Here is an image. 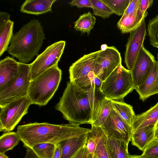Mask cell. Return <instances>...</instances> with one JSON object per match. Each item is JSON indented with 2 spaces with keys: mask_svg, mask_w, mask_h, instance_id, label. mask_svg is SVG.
I'll return each mask as SVG.
<instances>
[{
  "mask_svg": "<svg viewBox=\"0 0 158 158\" xmlns=\"http://www.w3.org/2000/svg\"><path fill=\"white\" fill-rule=\"evenodd\" d=\"M104 97L101 90L85 91L70 81L55 108L69 123L91 124L97 105Z\"/></svg>",
  "mask_w": 158,
  "mask_h": 158,
  "instance_id": "obj_1",
  "label": "cell"
},
{
  "mask_svg": "<svg viewBox=\"0 0 158 158\" xmlns=\"http://www.w3.org/2000/svg\"><path fill=\"white\" fill-rule=\"evenodd\" d=\"M79 124H55L35 122L19 126L16 132L24 147L31 148L40 143L56 144L64 140L87 133L91 129L81 127Z\"/></svg>",
  "mask_w": 158,
  "mask_h": 158,
  "instance_id": "obj_2",
  "label": "cell"
},
{
  "mask_svg": "<svg viewBox=\"0 0 158 158\" xmlns=\"http://www.w3.org/2000/svg\"><path fill=\"white\" fill-rule=\"evenodd\" d=\"M45 33L38 19L31 20L14 34L8 52L22 63H27L38 56L45 40Z\"/></svg>",
  "mask_w": 158,
  "mask_h": 158,
  "instance_id": "obj_3",
  "label": "cell"
},
{
  "mask_svg": "<svg viewBox=\"0 0 158 158\" xmlns=\"http://www.w3.org/2000/svg\"><path fill=\"white\" fill-rule=\"evenodd\" d=\"M62 74L57 65L32 80L27 96L32 104L44 106L48 103L58 89Z\"/></svg>",
  "mask_w": 158,
  "mask_h": 158,
  "instance_id": "obj_4",
  "label": "cell"
},
{
  "mask_svg": "<svg viewBox=\"0 0 158 158\" xmlns=\"http://www.w3.org/2000/svg\"><path fill=\"white\" fill-rule=\"evenodd\" d=\"M134 89L131 71L121 64L102 82L101 91L110 100L123 101Z\"/></svg>",
  "mask_w": 158,
  "mask_h": 158,
  "instance_id": "obj_5",
  "label": "cell"
},
{
  "mask_svg": "<svg viewBox=\"0 0 158 158\" xmlns=\"http://www.w3.org/2000/svg\"><path fill=\"white\" fill-rule=\"evenodd\" d=\"M17 77L8 87L0 91V107L20 98L27 96L32 81L30 65L19 62Z\"/></svg>",
  "mask_w": 158,
  "mask_h": 158,
  "instance_id": "obj_6",
  "label": "cell"
},
{
  "mask_svg": "<svg viewBox=\"0 0 158 158\" xmlns=\"http://www.w3.org/2000/svg\"><path fill=\"white\" fill-rule=\"evenodd\" d=\"M32 103L27 96L14 101L0 108V131L6 133L13 130L28 112Z\"/></svg>",
  "mask_w": 158,
  "mask_h": 158,
  "instance_id": "obj_7",
  "label": "cell"
},
{
  "mask_svg": "<svg viewBox=\"0 0 158 158\" xmlns=\"http://www.w3.org/2000/svg\"><path fill=\"white\" fill-rule=\"evenodd\" d=\"M65 41L60 40L48 46L30 65L32 80L58 63L63 53Z\"/></svg>",
  "mask_w": 158,
  "mask_h": 158,
  "instance_id": "obj_8",
  "label": "cell"
},
{
  "mask_svg": "<svg viewBox=\"0 0 158 158\" xmlns=\"http://www.w3.org/2000/svg\"><path fill=\"white\" fill-rule=\"evenodd\" d=\"M122 64L121 54L114 46L99 50L95 63L94 73L102 82Z\"/></svg>",
  "mask_w": 158,
  "mask_h": 158,
  "instance_id": "obj_9",
  "label": "cell"
},
{
  "mask_svg": "<svg viewBox=\"0 0 158 158\" xmlns=\"http://www.w3.org/2000/svg\"><path fill=\"white\" fill-rule=\"evenodd\" d=\"M100 127L107 138L123 140L128 143L131 140V126L122 119L112 106L109 115Z\"/></svg>",
  "mask_w": 158,
  "mask_h": 158,
  "instance_id": "obj_10",
  "label": "cell"
},
{
  "mask_svg": "<svg viewBox=\"0 0 158 158\" xmlns=\"http://www.w3.org/2000/svg\"><path fill=\"white\" fill-rule=\"evenodd\" d=\"M146 34L145 19L137 28L130 32L126 45L124 62L128 69L130 71L133 69L139 53L143 46Z\"/></svg>",
  "mask_w": 158,
  "mask_h": 158,
  "instance_id": "obj_11",
  "label": "cell"
},
{
  "mask_svg": "<svg viewBox=\"0 0 158 158\" xmlns=\"http://www.w3.org/2000/svg\"><path fill=\"white\" fill-rule=\"evenodd\" d=\"M148 13L143 14L139 9V0H130L129 5L117 23L123 34L130 33L137 28Z\"/></svg>",
  "mask_w": 158,
  "mask_h": 158,
  "instance_id": "obj_12",
  "label": "cell"
},
{
  "mask_svg": "<svg viewBox=\"0 0 158 158\" xmlns=\"http://www.w3.org/2000/svg\"><path fill=\"white\" fill-rule=\"evenodd\" d=\"M154 60V56L143 46L133 69L131 71L135 89L139 87L147 77Z\"/></svg>",
  "mask_w": 158,
  "mask_h": 158,
  "instance_id": "obj_13",
  "label": "cell"
},
{
  "mask_svg": "<svg viewBox=\"0 0 158 158\" xmlns=\"http://www.w3.org/2000/svg\"><path fill=\"white\" fill-rule=\"evenodd\" d=\"M99 52V50L84 55L72 64L69 69L70 81L84 77L94 71Z\"/></svg>",
  "mask_w": 158,
  "mask_h": 158,
  "instance_id": "obj_14",
  "label": "cell"
},
{
  "mask_svg": "<svg viewBox=\"0 0 158 158\" xmlns=\"http://www.w3.org/2000/svg\"><path fill=\"white\" fill-rule=\"evenodd\" d=\"M139 99L143 101L158 94V64L155 60L152 62L149 72L142 83L135 89Z\"/></svg>",
  "mask_w": 158,
  "mask_h": 158,
  "instance_id": "obj_15",
  "label": "cell"
},
{
  "mask_svg": "<svg viewBox=\"0 0 158 158\" xmlns=\"http://www.w3.org/2000/svg\"><path fill=\"white\" fill-rule=\"evenodd\" d=\"M19 62L9 56L0 61V91L9 86L16 79Z\"/></svg>",
  "mask_w": 158,
  "mask_h": 158,
  "instance_id": "obj_16",
  "label": "cell"
},
{
  "mask_svg": "<svg viewBox=\"0 0 158 158\" xmlns=\"http://www.w3.org/2000/svg\"><path fill=\"white\" fill-rule=\"evenodd\" d=\"M87 133L69 139L59 142L61 149L60 158H72L86 143Z\"/></svg>",
  "mask_w": 158,
  "mask_h": 158,
  "instance_id": "obj_17",
  "label": "cell"
},
{
  "mask_svg": "<svg viewBox=\"0 0 158 158\" xmlns=\"http://www.w3.org/2000/svg\"><path fill=\"white\" fill-rule=\"evenodd\" d=\"M158 123V102L147 111L135 115L131 127L132 132Z\"/></svg>",
  "mask_w": 158,
  "mask_h": 158,
  "instance_id": "obj_18",
  "label": "cell"
},
{
  "mask_svg": "<svg viewBox=\"0 0 158 158\" xmlns=\"http://www.w3.org/2000/svg\"><path fill=\"white\" fill-rule=\"evenodd\" d=\"M56 0H26L21 6L23 13L36 15L52 12V6Z\"/></svg>",
  "mask_w": 158,
  "mask_h": 158,
  "instance_id": "obj_19",
  "label": "cell"
},
{
  "mask_svg": "<svg viewBox=\"0 0 158 158\" xmlns=\"http://www.w3.org/2000/svg\"><path fill=\"white\" fill-rule=\"evenodd\" d=\"M157 124L152 125L132 132L131 137L132 145L143 151L154 139V131Z\"/></svg>",
  "mask_w": 158,
  "mask_h": 158,
  "instance_id": "obj_20",
  "label": "cell"
},
{
  "mask_svg": "<svg viewBox=\"0 0 158 158\" xmlns=\"http://www.w3.org/2000/svg\"><path fill=\"white\" fill-rule=\"evenodd\" d=\"M112 107L111 100L105 97L102 98L97 105L91 125L100 127L109 115Z\"/></svg>",
  "mask_w": 158,
  "mask_h": 158,
  "instance_id": "obj_21",
  "label": "cell"
},
{
  "mask_svg": "<svg viewBox=\"0 0 158 158\" xmlns=\"http://www.w3.org/2000/svg\"><path fill=\"white\" fill-rule=\"evenodd\" d=\"M107 145L111 158H129L128 147L125 141L115 138H107Z\"/></svg>",
  "mask_w": 158,
  "mask_h": 158,
  "instance_id": "obj_22",
  "label": "cell"
},
{
  "mask_svg": "<svg viewBox=\"0 0 158 158\" xmlns=\"http://www.w3.org/2000/svg\"><path fill=\"white\" fill-rule=\"evenodd\" d=\"M14 22L10 19L0 23V56L7 51L13 35Z\"/></svg>",
  "mask_w": 158,
  "mask_h": 158,
  "instance_id": "obj_23",
  "label": "cell"
},
{
  "mask_svg": "<svg viewBox=\"0 0 158 158\" xmlns=\"http://www.w3.org/2000/svg\"><path fill=\"white\" fill-rule=\"evenodd\" d=\"M96 18L90 11L80 15L74 23V28L82 33H90L96 23Z\"/></svg>",
  "mask_w": 158,
  "mask_h": 158,
  "instance_id": "obj_24",
  "label": "cell"
},
{
  "mask_svg": "<svg viewBox=\"0 0 158 158\" xmlns=\"http://www.w3.org/2000/svg\"><path fill=\"white\" fill-rule=\"evenodd\" d=\"M113 107L120 117L131 126L135 115L133 107L123 101L111 100Z\"/></svg>",
  "mask_w": 158,
  "mask_h": 158,
  "instance_id": "obj_25",
  "label": "cell"
},
{
  "mask_svg": "<svg viewBox=\"0 0 158 158\" xmlns=\"http://www.w3.org/2000/svg\"><path fill=\"white\" fill-rule=\"evenodd\" d=\"M73 81L85 91L101 90L103 82L95 75L94 71L91 72L87 76Z\"/></svg>",
  "mask_w": 158,
  "mask_h": 158,
  "instance_id": "obj_26",
  "label": "cell"
},
{
  "mask_svg": "<svg viewBox=\"0 0 158 158\" xmlns=\"http://www.w3.org/2000/svg\"><path fill=\"white\" fill-rule=\"evenodd\" d=\"M21 141L16 132L4 133L0 137V153H4L12 150Z\"/></svg>",
  "mask_w": 158,
  "mask_h": 158,
  "instance_id": "obj_27",
  "label": "cell"
},
{
  "mask_svg": "<svg viewBox=\"0 0 158 158\" xmlns=\"http://www.w3.org/2000/svg\"><path fill=\"white\" fill-rule=\"evenodd\" d=\"M100 127L91 125V131L87 133L86 146L89 153L94 155L97 146L105 135Z\"/></svg>",
  "mask_w": 158,
  "mask_h": 158,
  "instance_id": "obj_28",
  "label": "cell"
},
{
  "mask_svg": "<svg viewBox=\"0 0 158 158\" xmlns=\"http://www.w3.org/2000/svg\"><path fill=\"white\" fill-rule=\"evenodd\" d=\"M56 144L43 143L36 144L31 148L38 158H52Z\"/></svg>",
  "mask_w": 158,
  "mask_h": 158,
  "instance_id": "obj_29",
  "label": "cell"
},
{
  "mask_svg": "<svg viewBox=\"0 0 158 158\" xmlns=\"http://www.w3.org/2000/svg\"><path fill=\"white\" fill-rule=\"evenodd\" d=\"M92 5L93 15L104 19L109 18L114 14L112 10L102 0H90Z\"/></svg>",
  "mask_w": 158,
  "mask_h": 158,
  "instance_id": "obj_30",
  "label": "cell"
},
{
  "mask_svg": "<svg viewBox=\"0 0 158 158\" xmlns=\"http://www.w3.org/2000/svg\"><path fill=\"white\" fill-rule=\"evenodd\" d=\"M147 32L151 44L157 48L158 46V15L149 21Z\"/></svg>",
  "mask_w": 158,
  "mask_h": 158,
  "instance_id": "obj_31",
  "label": "cell"
},
{
  "mask_svg": "<svg viewBox=\"0 0 158 158\" xmlns=\"http://www.w3.org/2000/svg\"><path fill=\"white\" fill-rule=\"evenodd\" d=\"M115 14L123 15L128 7L130 0H102Z\"/></svg>",
  "mask_w": 158,
  "mask_h": 158,
  "instance_id": "obj_32",
  "label": "cell"
},
{
  "mask_svg": "<svg viewBox=\"0 0 158 158\" xmlns=\"http://www.w3.org/2000/svg\"><path fill=\"white\" fill-rule=\"evenodd\" d=\"M143 152L140 156L144 158H158V139H154Z\"/></svg>",
  "mask_w": 158,
  "mask_h": 158,
  "instance_id": "obj_33",
  "label": "cell"
},
{
  "mask_svg": "<svg viewBox=\"0 0 158 158\" xmlns=\"http://www.w3.org/2000/svg\"><path fill=\"white\" fill-rule=\"evenodd\" d=\"M107 137L105 134L98 144L94 154L98 158H111L108 149Z\"/></svg>",
  "mask_w": 158,
  "mask_h": 158,
  "instance_id": "obj_34",
  "label": "cell"
},
{
  "mask_svg": "<svg viewBox=\"0 0 158 158\" xmlns=\"http://www.w3.org/2000/svg\"><path fill=\"white\" fill-rule=\"evenodd\" d=\"M68 4L71 6H76L79 8L92 7L90 0H73L69 2Z\"/></svg>",
  "mask_w": 158,
  "mask_h": 158,
  "instance_id": "obj_35",
  "label": "cell"
},
{
  "mask_svg": "<svg viewBox=\"0 0 158 158\" xmlns=\"http://www.w3.org/2000/svg\"><path fill=\"white\" fill-rule=\"evenodd\" d=\"M153 2V0H139V9L142 14L148 13L146 10L152 5Z\"/></svg>",
  "mask_w": 158,
  "mask_h": 158,
  "instance_id": "obj_36",
  "label": "cell"
},
{
  "mask_svg": "<svg viewBox=\"0 0 158 158\" xmlns=\"http://www.w3.org/2000/svg\"><path fill=\"white\" fill-rule=\"evenodd\" d=\"M89 153L86 144L82 147L72 158H86Z\"/></svg>",
  "mask_w": 158,
  "mask_h": 158,
  "instance_id": "obj_37",
  "label": "cell"
},
{
  "mask_svg": "<svg viewBox=\"0 0 158 158\" xmlns=\"http://www.w3.org/2000/svg\"><path fill=\"white\" fill-rule=\"evenodd\" d=\"M10 15L8 13L1 11L0 12V23L10 20Z\"/></svg>",
  "mask_w": 158,
  "mask_h": 158,
  "instance_id": "obj_38",
  "label": "cell"
},
{
  "mask_svg": "<svg viewBox=\"0 0 158 158\" xmlns=\"http://www.w3.org/2000/svg\"><path fill=\"white\" fill-rule=\"evenodd\" d=\"M24 158H38L31 148H28Z\"/></svg>",
  "mask_w": 158,
  "mask_h": 158,
  "instance_id": "obj_39",
  "label": "cell"
},
{
  "mask_svg": "<svg viewBox=\"0 0 158 158\" xmlns=\"http://www.w3.org/2000/svg\"><path fill=\"white\" fill-rule=\"evenodd\" d=\"M61 155V149L59 144H56V147L52 158H60Z\"/></svg>",
  "mask_w": 158,
  "mask_h": 158,
  "instance_id": "obj_40",
  "label": "cell"
},
{
  "mask_svg": "<svg viewBox=\"0 0 158 158\" xmlns=\"http://www.w3.org/2000/svg\"><path fill=\"white\" fill-rule=\"evenodd\" d=\"M154 139H158V123L156 125L155 129Z\"/></svg>",
  "mask_w": 158,
  "mask_h": 158,
  "instance_id": "obj_41",
  "label": "cell"
},
{
  "mask_svg": "<svg viewBox=\"0 0 158 158\" xmlns=\"http://www.w3.org/2000/svg\"><path fill=\"white\" fill-rule=\"evenodd\" d=\"M129 158H144L141 156L140 155H131L129 154Z\"/></svg>",
  "mask_w": 158,
  "mask_h": 158,
  "instance_id": "obj_42",
  "label": "cell"
},
{
  "mask_svg": "<svg viewBox=\"0 0 158 158\" xmlns=\"http://www.w3.org/2000/svg\"><path fill=\"white\" fill-rule=\"evenodd\" d=\"M0 158H9L4 153H0Z\"/></svg>",
  "mask_w": 158,
  "mask_h": 158,
  "instance_id": "obj_43",
  "label": "cell"
},
{
  "mask_svg": "<svg viewBox=\"0 0 158 158\" xmlns=\"http://www.w3.org/2000/svg\"><path fill=\"white\" fill-rule=\"evenodd\" d=\"M93 155L89 153L86 158H93Z\"/></svg>",
  "mask_w": 158,
  "mask_h": 158,
  "instance_id": "obj_44",
  "label": "cell"
},
{
  "mask_svg": "<svg viewBox=\"0 0 158 158\" xmlns=\"http://www.w3.org/2000/svg\"><path fill=\"white\" fill-rule=\"evenodd\" d=\"M93 158H98L96 155L94 154L93 156Z\"/></svg>",
  "mask_w": 158,
  "mask_h": 158,
  "instance_id": "obj_45",
  "label": "cell"
},
{
  "mask_svg": "<svg viewBox=\"0 0 158 158\" xmlns=\"http://www.w3.org/2000/svg\"><path fill=\"white\" fill-rule=\"evenodd\" d=\"M157 61L158 64V53L157 55Z\"/></svg>",
  "mask_w": 158,
  "mask_h": 158,
  "instance_id": "obj_46",
  "label": "cell"
},
{
  "mask_svg": "<svg viewBox=\"0 0 158 158\" xmlns=\"http://www.w3.org/2000/svg\"><path fill=\"white\" fill-rule=\"evenodd\" d=\"M157 48H158V46L157 47Z\"/></svg>",
  "mask_w": 158,
  "mask_h": 158,
  "instance_id": "obj_47",
  "label": "cell"
}]
</instances>
